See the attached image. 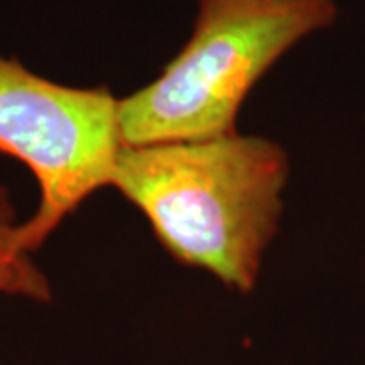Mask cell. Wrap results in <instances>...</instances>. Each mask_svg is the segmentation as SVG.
Wrapping results in <instances>:
<instances>
[{
  "instance_id": "obj_3",
  "label": "cell",
  "mask_w": 365,
  "mask_h": 365,
  "mask_svg": "<svg viewBox=\"0 0 365 365\" xmlns=\"http://www.w3.org/2000/svg\"><path fill=\"white\" fill-rule=\"evenodd\" d=\"M118 102L106 86L71 88L0 57V153L39 185V205L16 230L23 254L37 252L88 197L112 185L124 146Z\"/></svg>"
},
{
  "instance_id": "obj_4",
  "label": "cell",
  "mask_w": 365,
  "mask_h": 365,
  "mask_svg": "<svg viewBox=\"0 0 365 365\" xmlns=\"http://www.w3.org/2000/svg\"><path fill=\"white\" fill-rule=\"evenodd\" d=\"M14 217L16 211L11 193L0 185V294L47 302L51 299V284L31 256L16 246L19 223Z\"/></svg>"
},
{
  "instance_id": "obj_2",
  "label": "cell",
  "mask_w": 365,
  "mask_h": 365,
  "mask_svg": "<svg viewBox=\"0 0 365 365\" xmlns=\"http://www.w3.org/2000/svg\"><path fill=\"white\" fill-rule=\"evenodd\" d=\"M337 14V0H199L193 33L177 57L155 81L118 102L122 144L235 134L250 90Z\"/></svg>"
},
{
  "instance_id": "obj_1",
  "label": "cell",
  "mask_w": 365,
  "mask_h": 365,
  "mask_svg": "<svg viewBox=\"0 0 365 365\" xmlns=\"http://www.w3.org/2000/svg\"><path fill=\"white\" fill-rule=\"evenodd\" d=\"M288 153L264 136L122 146L112 175L173 260L250 294L282 217Z\"/></svg>"
}]
</instances>
